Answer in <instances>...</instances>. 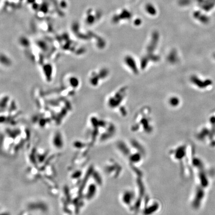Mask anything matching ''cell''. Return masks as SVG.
<instances>
[{"instance_id": "obj_1", "label": "cell", "mask_w": 215, "mask_h": 215, "mask_svg": "<svg viewBox=\"0 0 215 215\" xmlns=\"http://www.w3.org/2000/svg\"><path fill=\"white\" fill-rule=\"evenodd\" d=\"M135 59L131 55H127L123 59V63L131 72L137 74L139 71V65L137 64Z\"/></svg>"}, {"instance_id": "obj_2", "label": "cell", "mask_w": 215, "mask_h": 215, "mask_svg": "<svg viewBox=\"0 0 215 215\" xmlns=\"http://www.w3.org/2000/svg\"><path fill=\"white\" fill-rule=\"evenodd\" d=\"M43 72L45 77V79L47 81H50L52 79V74H53V68L52 66L49 64H47L44 65L43 66Z\"/></svg>"}, {"instance_id": "obj_3", "label": "cell", "mask_w": 215, "mask_h": 215, "mask_svg": "<svg viewBox=\"0 0 215 215\" xmlns=\"http://www.w3.org/2000/svg\"><path fill=\"white\" fill-rule=\"evenodd\" d=\"M0 63L5 66H9L12 64V61L5 54L0 53Z\"/></svg>"}]
</instances>
